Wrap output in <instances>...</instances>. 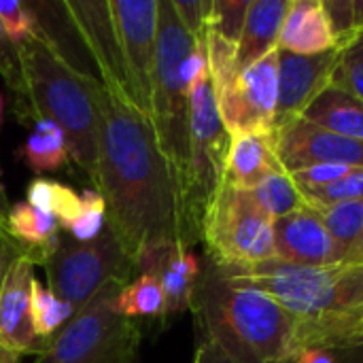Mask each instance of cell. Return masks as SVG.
Masks as SVG:
<instances>
[{
    "label": "cell",
    "mask_w": 363,
    "mask_h": 363,
    "mask_svg": "<svg viewBox=\"0 0 363 363\" xmlns=\"http://www.w3.org/2000/svg\"><path fill=\"white\" fill-rule=\"evenodd\" d=\"M134 270L153 277L164 291V321L172 315L194 311L196 289L200 281V264L194 251L185 245H162L147 249Z\"/></svg>",
    "instance_id": "cell-16"
},
{
    "label": "cell",
    "mask_w": 363,
    "mask_h": 363,
    "mask_svg": "<svg viewBox=\"0 0 363 363\" xmlns=\"http://www.w3.org/2000/svg\"><path fill=\"white\" fill-rule=\"evenodd\" d=\"M232 134L219 115L208 64L189 83V153L183 189V221L187 245L202 242L204 217L225 177Z\"/></svg>",
    "instance_id": "cell-6"
},
{
    "label": "cell",
    "mask_w": 363,
    "mask_h": 363,
    "mask_svg": "<svg viewBox=\"0 0 363 363\" xmlns=\"http://www.w3.org/2000/svg\"><path fill=\"white\" fill-rule=\"evenodd\" d=\"M0 125H2V96H0Z\"/></svg>",
    "instance_id": "cell-41"
},
{
    "label": "cell",
    "mask_w": 363,
    "mask_h": 363,
    "mask_svg": "<svg viewBox=\"0 0 363 363\" xmlns=\"http://www.w3.org/2000/svg\"><path fill=\"white\" fill-rule=\"evenodd\" d=\"M300 119L321 130L363 140V102L336 83H330L308 104Z\"/></svg>",
    "instance_id": "cell-22"
},
{
    "label": "cell",
    "mask_w": 363,
    "mask_h": 363,
    "mask_svg": "<svg viewBox=\"0 0 363 363\" xmlns=\"http://www.w3.org/2000/svg\"><path fill=\"white\" fill-rule=\"evenodd\" d=\"M62 9L68 13L70 23L87 47V53L100 72V85L132 102L130 81L108 0H66L62 2Z\"/></svg>",
    "instance_id": "cell-12"
},
{
    "label": "cell",
    "mask_w": 363,
    "mask_h": 363,
    "mask_svg": "<svg viewBox=\"0 0 363 363\" xmlns=\"http://www.w3.org/2000/svg\"><path fill=\"white\" fill-rule=\"evenodd\" d=\"M0 23L6 36L19 47L36 34L38 17L32 2L21 0H0Z\"/></svg>",
    "instance_id": "cell-33"
},
{
    "label": "cell",
    "mask_w": 363,
    "mask_h": 363,
    "mask_svg": "<svg viewBox=\"0 0 363 363\" xmlns=\"http://www.w3.org/2000/svg\"><path fill=\"white\" fill-rule=\"evenodd\" d=\"M21 255L19 245L9 236L6 232V221L0 219V289L6 281V274L11 270V266L17 262V257Z\"/></svg>",
    "instance_id": "cell-37"
},
{
    "label": "cell",
    "mask_w": 363,
    "mask_h": 363,
    "mask_svg": "<svg viewBox=\"0 0 363 363\" xmlns=\"http://www.w3.org/2000/svg\"><path fill=\"white\" fill-rule=\"evenodd\" d=\"M272 145L287 172L311 166L363 168V140L321 130L304 119L272 132Z\"/></svg>",
    "instance_id": "cell-13"
},
{
    "label": "cell",
    "mask_w": 363,
    "mask_h": 363,
    "mask_svg": "<svg viewBox=\"0 0 363 363\" xmlns=\"http://www.w3.org/2000/svg\"><path fill=\"white\" fill-rule=\"evenodd\" d=\"M17 157L36 174L60 170L70 160L62 128L49 119H36L26 143L17 149Z\"/></svg>",
    "instance_id": "cell-23"
},
{
    "label": "cell",
    "mask_w": 363,
    "mask_h": 363,
    "mask_svg": "<svg viewBox=\"0 0 363 363\" xmlns=\"http://www.w3.org/2000/svg\"><path fill=\"white\" fill-rule=\"evenodd\" d=\"M194 313L198 332L234 363H294L302 351L300 321L274 298L230 283L211 259L198 281Z\"/></svg>",
    "instance_id": "cell-2"
},
{
    "label": "cell",
    "mask_w": 363,
    "mask_h": 363,
    "mask_svg": "<svg viewBox=\"0 0 363 363\" xmlns=\"http://www.w3.org/2000/svg\"><path fill=\"white\" fill-rule=\"evenodd\" d=\"M279 98L272 132L302 117L308 104L332 83L338 64V47L317 55H298L277 49Z\"/></svg>",
    "instance_id": "cell-14"
},
{
    "label": "cell",
    "mask_w": 363,
    "mask_h": 363,
    "mask_svg": "<svg viewBox=\"0 0 363 363\" xmlns=\"http://www.w3.org/2000/svg\"><path fill=\"white\" fill-rule=\"evenodd\" d=\"M289 0H251L245 28L234 53V68L242 72L279 49L281 28Z\"/></svg>",
    "instance_id": "cell-19"
},
{
    "label": "cell",
    "mask_w": 363,
    "mask_h": 363,
    "mask_svg": "<svg viewBox=\"0 0 363 363\" xmlns=\"http://www.w3.org/2000/svg\"><path fill=\"white\" fill-rule=\"evenodd\" d=\"M172 6L183 23V28L191 34V38L196 43L206 40L213 0H172Z\"/></svg>",
    "instance_id": "cell-36"
},
{
    "label": "cell",
    "mask_w": 363,
    "mask_h": 363,
    "mask_svg": "<svg viewBox=\"0 0 363 363\" xmlns=\"http://www.w3.org/2000/svg\"><path fill=\"white\" fill-rule=\"evenodd\" d=\"M9 208H11V202H9L6 191H4V185H2V181H0V219H2V221H6Z\"/></svg>",
    "instance_id": "cell-39"
},
{
    "label": "cell",
    "mask_w": 363,
    "mask_h": 363,
    "mask_svg": "<svg viewBox=\"0 0 363 363\" xmlns=\"http://www.w3.org/2000/svg\"><path fill=\"white\" fill-rule=\"evenodd\" d=\"M74 308L57 298L49 287L34 279L32 283V328L38 340L49 342L70 319Z\"/></svg>",
    "instance_id": "cell-29"
},
{
    "label": "cell",
    "mask_w": 363,
    "mask_h": 363,
    "mask_svg": "<svg viewBox=\"0 0 363 363\" xmlns=\"http://www.w3.org/2000/svg\"><path fill=\"white\" fill-rule=\"evenodd\" d=\"M60 221L57 217L28 204H11L6 215V232L19 245L21 255L32 259V264L45 266V262L60 247Z\"/></svg>",
    "instance_id": "cell-21"
},
{
    "label": "cell",
    "mask_w": 363,
    "mask_h": 363,
    "mask_svg": "<svg viewBox=\"0 0 363 363\" xmlns=\"http://www.w3.org/2000/svg\"><path fill=\"white\" fill-rule=\"evenodd\" d=\"M317 211L342 255V264H363V200L330 204Z\"/></svg>",
    "instance_id": "cell-24"
},
{
    "label": "cell",
    "mask_w": 363,
    "mask_h": 363,
    "mask_svg": "<svg viewBox=\"0 0 363 363\" xmlns=\"http://www.w3.org/2000/svg\"><path fill=\"white\" fill-rule=\"evenodd\" d=\"M302 349L323 351H351L363 347V304L342 319L300 334Z\"/></svg>",
    "instance_id": "cell-25"
},
{
    "label": "cell",
    "mask_w": 363,
    "mask_h": 363,
    "mask_svg": "<svg viewBox=\"0 0 363 363\" xmlns=\"http://www.w3.org/2000/svg\"><path fill=\"white\" fill-rule=\"evenodd\" d=\"M0 77L17 98H26V81L19 60V47L6 36L2 23H0Z\"/></svg>",
    "instance_id": "cell-35"
},
{
    "label": "cell",
    "mask_w": 363,
    "mask_h": 363,
    "mask_svg": "<svg viewBox=\"0 0 363 363\" xmlns=\"http://www.w3.org/2000/svg\"><path fill=\"white\" fill-rule=\"evenodd\" d=\"M34 264L19 255L0 289V349L17 355H40L47 342L38 340L32 328V283Z\"/></svg>",
    "instance_id": "cell-17"
},
{
    "label": "cell",
    "mask_w": 363,
    "mask_h": 363,
    "mask_svg": "<svg viewBox=\"0 0 363 363\" xmlns=\"http://www.w3.org/2000/svg\"><path fill=\"white\" fill-rule=\"evenodd\" d=\"M26 202L57 217L60 225L70 223L81 213V194L51 179L30 181L26 189Z\"/></svg>",
    "instance_id": "cell-28"
},
{
    "label": "cell",
    "mask_w": 363,
    "mask_h": 363,
    "mask_svg": "<svg viewBox=\"0 0 363 363\" xmlns=\"http://www.w3.org/2000/svg\"><path fill=\"white\" fill-rule=\"evenodd\" d=\"M123 285H128V279L106 281L47 342L34 363H138L140 328L113 308Z\"/></svg>",
    "instance_id": "cell-7"
},
{
    "label": "cell",
    "mask_w": 363,
    "mask_h": 363,
    "mask_svg": "<svg viewBox=\"0 0 363 363\" xmlns=\"http://www.w3.org/2000/svg\"><path fill=\"white\" fill-rule=\"evenodd\" d=\"M251 194L257 200V204L272 219L285 217V215L306 206V200H304L302 191L298 189L294 177L287 170H279V172H272V174L264 177L251 189Z\"/></svg>",
    "instance_id": "cell-27"
},
{
    "label": "cell",
    "mask_w": 363,
    "mask_h": 363,
    "mask_svg": "<svg viewBox=\"0 0 363 363\" xmlns=\"http://www.w3.org/2000/svg\"><path fill=\"white\" fill-rule=\"evenodd\" d=\"M157 47L151 91V123L181 191L185 189L189 153V79L185 66L196 40L183 28L172 0H157Z\"/></svg>",
    "instance_id": "cell-5"
},
{
    "label": "cell",
    "mask_w": 363,
    "mask_h": 363,
    "mask_svg": "<svg viewBox=\"0 0 363 363\" xmlns=\"http://www.w3.org/2000/svg\"><path fill=\"white\" fill-rule=\"evenodd\" d=\"M2 355H4V351H2V349H0V359H2Z\"/></svg>",
    "instance_id": "cell-42"
},
{
    "label": "cell",
    "mask_w": 363,
    "mask_h": 363,
    "mask_svg": "<svg viewBox=\"0 0 363 363\" xmlns=\"http://www.w3.org/2000/svg\"><path fill=\"white\" fill-rule=\"evenodd\" d=\"M338 47L323 0H289L281 28L279 49L298 55H317Z\"/></svg>",
    "instance_id": "cell-18"
},
{
    "label": "cell",
    "mask_w": 363,
    "mask_h": 363,
    "mask_svg": "<svg viewBox=\"0 0 363 363\" xmlns=\"http://www.w3.org/2000/svg\"><path fill=\"white\" fill-rule=\"evenodd\" d=\"M223 274L238 287L274 298L300 321V334L342 319L363 304V264L304 268L270 259L245 272Z\"/></svg>",
    "instance_id": "cell-4"
},
{
    "label": "cell",
    "mask_w": 363,
    "mask_h": 363,
    "mask_svg": "<svg viewBox=\"0 0 363 363\" xmlns=\"http://www.w3.org/2000/svg\"><path fill=\"white\" fill-rule=\"evenodd\" d=\"M332 83L349 89L363 102V30L353 32L338 45V64Z\"/></svg>",
    "instance_id": "cell-30"
},
{
    "label": "cell",
    "mask_w": 363,
    "mask_h": 363,
    "mask_svg": "<svg viewBox=\"0 0 363 363\" xmlns=\"http://www.w3.org/2000/svg\"><path fill=\"white\" fill-rule=\"evenodd\" d=\"M49 289L81 311L98 289L111 279H130L132 262L106 228L91 242H60L57 251L45 262Z\"/></svg>",
    "instance_id": "cell-10"
},
{
    "label": "cell",
    "mask_w": 363,
    "mask_h": 363,
    "mask_svg": "<svg viewBox=\"0 0 363 363\" xmlns=\"http://www.w3.org/2000/svg\"><path fill=\"white\" fill-rule=\"evenodd\" d=\"M251 0H213L211 17H208V32L217 34L230 45H238L247 11Z\"/></svg>",
    "instance_id": "cell-32"
},
{
    "label": "cell",
    "mask_w": 363,
    "mask_h": 363,
    "mask_svg": "<svg viewBox=\"0 0 363 363\" xmlns=\"http://www.w3.org/2000/svg\"><path fill=\"white\" fill-rule=\"evenodd\" d=\"M206 53L213 89L225 130L232 136L245 132L272 134L279 98L277 51L268 53L242 72H236V47L217 34L206 32Z\"/></svg>",
    "instance_id": "cell-8"
},
{
    "label": "cell",
    "mask_w": 363,
    "mask_h": 363,
    "mask_svg": "<svg viewBox=\"0 0 363 363\" xmlns=\"http://www.w3.org/2000/svg\"><path fill=\"white\" fill-rule=\"evenodd\" d=\"M64 232H68L70 240L74 242H91L106 230V206L102 196L96 189H85L81 194V213L66 225H62Z\"/></svg>",
    "instance_id": "cell-31"
},
{
    "label": "cell",
    "mask_w": 363,
    "mask_h": 363,
    "mask_svg": "<svg viewBox=\"0 0 363 363\" xmlns=\"http://www.w3.org/2000/svg\"><path fill=\"white\" fill-rule=\"evenodd\" d=\"M274 255L279 262L304 268L342 264V255L330 236L321 215L311 204L274 219Z\"/></svg>",
    "instance_id": "cell-15"
},
{
    "label": "cell",
    "mask_w": 363,
    "mask_h": 363,
    "mask_svg": "<svg viewBox=\"0 0 363 363\" xmlns=\"http://www.w3.org/2000/svg\"><path fill=\"white\" fill-rule=\"evenodd\" d=\"M108 9L121 45L132 102L149 117L160 21L157 0H108Z\"/></svg>",
    "instance_id": "cell-11"
},
{
    "label": "cell",
    "mask_w": 363,
    "mask_h": 363,
    "mask_svg": "<svg viewBox=\"0 0 363 363\" xmlns=\"http://www.w3.org/2000/svg\"><path fill=\"white\" fill-rule=\"evenodd\" d=\"M113 308L117 315L128 319L160 317L164 321V291L153 277L138 274V279L121 287L113 302Z\"/></svg>",
    "instance_id": "cell-26"
},
{
    "label": "cell",
    "mask_w": 363,
    "mask_h": 363,
    "mask_svg": "<svg viewBox=\"0 0 363 363\" xmlns=\"http://www.w3.org/2000/svg\"><path fill=\"white\" fill-rule=\"evenodd\" d=\"M194 363H234L230 355L204 332H198V347L194 353Z\"/></svg>",
    "instance_id": "cell-38"
},
{
    "label": "cell",
    "mask_w": 363,
    "mask_h": 363,
    "mask_svg": "<svg viewBox=\"0 0 363 363\" xmlns=\"http://www.w3.org/2000/svg\"><path fill=\"white\" fill-rule=\"evenodd\" d=\"M21 362V355H17V353H9V351H4V355H2V359L0 363H19Z\"/></svg>",
    "instance_id": "cell-40"
},
{
    "label": "cell",
    "mask_w": 363,
    "mask_h": 363,
    "mask_svg": "<svg viewBox=\"0 0 363 363\" xmlns=\"http://www.w3.org/2000/svg\"><path fill=\"white\" fill-rule=\"evenodd\" d=\"M279 170L285 168L277 157L272 134L245 132L232 136L223 183L240 189H253L264 177Z\"/></svg>",
    "instance_id": "cell-20"
},
{
    "label": "cell",
    "mask_w": 363,
    "mask_h": 363,
    "mask_svg": "<svg viewBox=\"0 0 363 363\" xmlns=\"http://www.w3.org/2000/svg\"><path fill=\"white\" fill-rule=\"evenodd\" d=\"M208 259L223 272L255 268L274 255V219L257 204L251 189L221 185L202 225Z\"/></svg>",
    "instance_id": "cell-9"
},
{
    "label": "cell",
    "mask_w": 363,
    "mask_h": 363,
    "mask_svg": "<svg viewBox=\"0 0 363 363\" xmlns=\"http://www.w3.org/2000/svg\"><path fill=\"white\" fill-rule=\"evenodd\" d=\"M304 200L313 208L351 202V200H363V168H351L345 177H340L334 183H330L328 187L306 196Z\"/></svg>",
    "instance_id": "cell-34"
},
{
    "label": "cell",
    "mask_w": 363,
    "mask_h": 363,
    "mask_svg": "<svg viewBox=\"0 0 363 363\" xmlns=\"http://www.w3.org/2000/svg\"><path fill=\"white\" fill-rule=\"evenodd\" d=\"M19 60L26 100L38 119H49L62 128L70 160L98 191L102 147L100 81L77 70L62 55L57 45L40 28V19L36 34L19 45Z\"/></svg>",
    "instance_id": "cell-3"
},
{
    "label": "cell",
    "mask_w": 363,
    "mask_h": 363,
    "mask_svg": "<svg viewBox=\"0 0 363 363\" xmlns=\"http://www.w3.org/2000/svg\"><path fill=\"white\" fill-rule=\"evenodd\" d=\"M100 106L98 194L106 206V228L132 266L147 249L162 245L189 247L179 183L157 145L151 119L125 96L102 85Z\"/></svg>",
    "instance_id": "cell-1"
}]
</instances>
